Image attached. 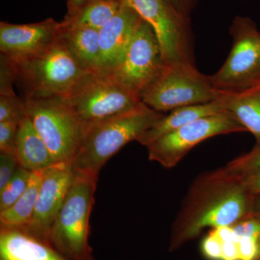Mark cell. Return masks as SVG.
<instances>
[{
  "label": "cell",
  "mask_w": 260,
  "mask_h": 260,
  "mask_svg": "<svg viewBox=\"0 0 260 260\" xmlns=\"http://www.w3.org/2000/svg\"><path fill=\"white\" fill-rule=\"evenodd\" d=\"M254 195L240 174L226 167L195 179L173 224L170 249L196 238L206 228L232 226L252 213Z\"/></svg>",
  "instance_id": "cell-1"
},
{
  "label": "cell",
  "mask_w": 260,
  "mask_h": 260,
  "mask_svg": "<svg viewBox=\"0 0 260 260\" xmlns=\"http://www.w3.org/2000/svg\"><path fill=\"white\" fill-rule=\"evenodd\" d=\"M164 116L142 102L129 112L89 126L73 162L75 170L99 177L109 159L129 142L138 141Z\"/></svg>",
  "instance_id": "cell-2"
},
{
  "label": "cell",
  "mask_w": 260,
  "mask_h": 260,
  "mask_svg": "<svg viewBox=\"0 0 260 260\" xmlns=\"http://www.w3.org/2000/svg\"><path fill=\"white\" fill-rule=\"evenodd\" d=\"M98 177L75 170L51 229L49 244L70 260H95L89 243Z\"/></svg>",
  "instance_id": "cell-3"
},
{
  "label": "cell",
  "mask_w": 260,
  "mask_h": 260,
  "mask_svg": "<svg viewBox=\"0 0 260 260\" xmlns=\"http://www.w3.org/2000/svg\"><path fill=\"white\" fill-rule=\"evenodd\" d=\"M5 59L13 68L15 82L25 89V99L64 97L90 73L59 39L36 55L18 60Z\"/></svg>",
  "instance_id": "cell-4"
},
{
  "label": "cell",
  "mask_w": 260,
  "mask_h": 260,
  "mask_svg": "<svg viewBox=\"0 0 260 260\" xmlns=\"http://www.w3.org/2000/svg\"><path fill=\"white\" fill-rule=\"evenodd\" d=\"M220 92L210 76L202 74L193 63L165 64L140 94L141 102L157 112H169L186 106L217 100Z\"/></svg>",
  "instance_id": "cell-5"
},
{
  "label": "cell",
  "mask_w": 260,
  "mask_h": 260,
  "mask_svg": "<svg viewBox=\"0 0 260 260\" xmlns=\"http://www.w3.org/2000/svg\"><path fill=\"white\" fill-rule=\"evenodd\" d=\"M60 99L85 131L99 121L129 112L142 103L138 95L102 73H88Z\"/></svg>",
  "instance_id": "cell-6"
},
{
  "label": "cell",
  "mask_w": 260,
  "mask_h": 260,
  "mask_svg": "<svg viewBox=\"0 0 260 260\" xmlns=\"http://www.w3.org/2000/svg\"><path fill=\"white\" fill-rule=\"evenodd\" d=\"M25 114L44 140L55 164H73L85 130L60 98L24 99Z\"/></svg>",
  "instance_id": "cell-7"
},
{
  "label": "cell",
  "mask_w": 260,
  "mask_h": 260,
  "mask_svg": "<svg viewBox=\"0 0 260 260\" xmlns=\"http://www.w3.org/2000/svg\"><path fill=\"white\" fill-rule=\"evenodd\" d=\"M232 49L220 70L210 76L220 93H238L260 86V31L249 18L234 19Z\"/></svg>",
  "instance_id": "cell-8"
},
{
  "label": "cell",
  "mask_w": 260,
  "mask_h": 260,
  "mask_svg": "<svg viewBox=\"0 0 260 260\" xmlns=\"http://www.w3.org/2000/svg\"><path fill=\"white\" fill-rule=\"evenodd\" d=\"M153 29L165 64L193 63L189 18L166 0H121ZM194 64V63H193Z\"/></svg>",
  "instance_id": "cell-9"
},
{
  "label": "cell",
  "mask_w": 260,
  "mask_h": 260,
  "mask_svg": "<svg viewBox=\"0 0 260 260\" xmlns=\"http://www.w3.org/2000/svg\"><path fill=\"white\" fill-rule=\"evenodd\" d=\"M243 132L247 131L227 112L201 118L147 145L149 160L172 169L201 142L217 135Z\"/></svg>",
  "instance_id": "cell-10"
},
{
  "label": "cell",
  "mask_w": 260,
  "mask_h": 260,
  "mask_svg": "<svg viewBox=\"0 0 260 260\" xmlns=\"http://www.w3.org/2000/svg\"><path fill=\"white\" fill-rule=\"evenodd\" d=\"M164 64L153 29L142 20L122 60L107 75L140 98V94L156 78Z\"/></svg>",
  "instance_id": "cell-11"
},
{
  "label": "cell",
  "mask_w": 260,
  "mask_h": 260,
  "mask_svg": "<svg viewBox=\"0 0 260 260\" xmlns=\"http://www.w3.org/2000/svg\"><path fill=\"white\" fill-rule=\"evenodd\" d=\"M74 174V167L70 162L54 164L44 172L32 218L20 231L49 244L53 224L64 203Z\"/></svg>",
  "instance_id": "cell-12"
},
{
  "label": "cell",
  "mask_w": 260,
  "mask_h": 260,
  "mask_svg": "<svg viewBox=\"0 0 260 260\" xmlns=\"http://www.w3.org/2000/svg\"><path fill=\"white\" fill-rule=\"evenodd\" d=\"M61 22L51 18L39 23H0V52L10 60L36 55L59 39Z\"/></svg>",
  "instance_id": "cell-13"
},
{
  "label": "cell",
  "mask_w": 260,
  "mask_h": 260,
  "mask_svg": "<svg viewBox=\"0 0 260 260\" xmlns=\"http://www.w3.org/2000/svg\"><path fill=\"white\" fill-rule=\"evenodd\" d=\"M141 21L135 10L122 5L112 20L99 30V73L108 74L119 64Z\"/></svg>",
  "instance_id": "cell-14"
},
{
  "label": "cell",
  "mask_w": 260,
  "mask_h": 260,
  "mask_svg": "<svg viewBox=\"0 0 260 260\" xmlns=\"http://www.w3.org/2000/svg\"><path fill=\"white\" fill-rule=\"evenodd\" d=\"M59 39L80 66L90 73L100 70L99 30L64 19Z\"/></svg>",
  "instance_id": "cell-15"
},
{
  "label": "cell",
  "mask_w": 260,
  "mask_h": 260,
  "mask_svg": "<svg viewBox=\"0 0 260 260\" xmlns=\"http://www.w3.org/2000/svg\"><path fill=\"white\" fill-rule=\"evenodd\" d=\"M0 260H70L48 243L18 229L0 228Z\"/></svg>",
  "instance_id": "cell-16"
},
{
  "label": "cell",
  "mask_w": 260,
  "mask_h": 260,
  "mask_svg": "<svg viewBox=\"0 0 260 260\" xmlns=\"http://www.w3.org/2000/svg\"><path fill=\"white\" fill-rule=\"evenodd\" d=\"M15 154L20 166L31 172H44L55 164L47 145L26 114L19 123Z\"/></svg>",
  "instance_id": "cell-17"
},
{
  "label": "cell",
  "mask_w": 260,
  "mask_h": 260,
  "mask_svg": "<svg viewBox=\"0 0 260 260\" xmlns=\"http://www.w3.org/2000/svg\"><path fill=\"white\" fill-rule=\"evenodd\" d=\"M226 111L222 103L217 99L206 104H196L177 108L164 115L138 140V143L146 147L162 135L179 129L195 120L206 116L221 114Z\"/></svg>",
  "instance_id": "cell-18"
},
{
  "label": "cell",
  "mask_w": 260,
  "mask_h": 260,
  "mask_svg": "<svg viewBox=\"0 0 260 260\" xmlns=\"http://www.w3.org/2000/svg\"><path fill=\"white\" fill-rule=\"evenodd\" d=\"M224 109L256 138L260 145V87L238 92L220 93Z\"/></svg>",
  "instance_id": "cell-19"
},
{
  "label": "cell",
  "mask_w": 260,
  "mask_h": 260,
  "mask_svg": "<svg viewBox=\"0 0 260 260\" xmlns=\"http://www.w3.org/2000/svg\"><path fill=\"white\" fill-rule=\"evenodd\" d=\"M44 172H32L28 187L21 197L9 208L0 212V228L21 230L26 226L35 209Z\"/></svg>",
  "instance_id": "cell-20"
},
{
  "label": "cell",
  "mask_w": 260,
  "mask_h": 260,
  "mask_svg": "<svg viewBox=\"0 0 260 260\" xmlns=\"http://www.w3.org/2000/svg\"><path fill=\"white\" fill-rule=\"evenodd\" d=\"M121 5V0H89L76 14L65 19L100 30L119 11Z\"/></svg>",
  "instance_id": "cell-21"
},
{
  "label": "cell",
  "mask_w": 260,
  "mask_h": 260,
  "mask_svg": "<svg viewBox=\"0 0 260 260\" xmlns=\"http://www.w3.org/2000/svg\"><path fill=\"white\" fill-rule=\"evenodd\" d=\"M14 78L4 73L0 75V122L21 120L25 115V106L13 90Z\"/></svg>",
  "instance_id": "cell-22"
},
{
  "label": "cell",
  "mask_w": 260,
  "mask_h": 260,
  "mask_svg": "<svg viewBox=\"0 0 260 260\" xmlns=\"http://www.w3.org/2000/svg\"><path fill=\"white\" fill-rule=\"evenodd\" d=\"M32 172L20 166L13 177L0 191V212L8 209L21 197L28 186Z\"/></svg>",
  "instance_id": "cell-23"
},
{
  "label": "cell",
  "mask_w": 260,
  "mask_h": 260,
  "mask_svg": "<svg viewBox=\"0 0 260 260\" xmlns=\"http://www.w3.org/2000/svg\"><path fill=\"white\" fill-rule=\"evenodd\" d=\"M229 170L244 173L260 168V145H256L249 153L241 155L225 166Z\"/></svg>",
  "instance_id": "cell-24"
},
{
  "label": "cell",
  "mask_w": 260,
  "mask_h": 260,
  "mask_svg": "<svg viewBox=\"0 0 260 260\" xmlns=\"http://www.w3.org/2000/svg\"><path fill=\"white\" fill-rule=\"evenodd\" d=\"M20 121L9 120L0 122V153H15Z\"/></svg>",
  "instance_id": "cell-25"
},
{
  "label": "cell",
  "mask_w": 260,
  "mask_h": 260,
  "mask_svg": "<svg viewBox=\"0 0 260 260\" xmlns=\"http://www.w3.org/2000/svg\"><path fill=\"white\" fill-rule=\"evenodd\" d=\"M20 166L15 153H0V191L13 177Z\"/></svg>",
  "instance_id": "cell-26"
},
{
  "label": "cell",
  "mask_w": 260,
  "mask_h": 260,
  "mask_svg": "<svg viewBox=\"0 0 260 260\" xmlns=\"http://www.w3.org/2000/svg\"><path fill=\"white\" fill-rule=\"evenodd\" d=\"M233 231L237 238L248 237L259 240L260 218L254 216L243 219L232 225Z\"/></svg>",
  "instance_id": "cell-27"
},
{
  "label": "cell",
  "mask_w": 260,
  "mask_h": 260,
  "mask_svg": "<svg viewBox=\"0 0 260 260\" xmlns=\"http://www.w3.org/2000/svg\"><path fill=\"white\" fill-rule=\"evenodd\" d=\"M239 260H258L259 244L257 239L252 238H237Z\"/></svg>",
  "instance_id": "cell-28"
},
{
  "label": "cell",
  "mask_w": 260,
  "mask_h": 260,
  "mask_svg": "<svg viewBox=\"0 0 260 260\" xmlns=\"http://www.w3.org/2000/svg\"><path fill=\"white\" fill-rule=\"evenodd\" d=\"M203 254L210 260H221L222 243L213 232L203 239L201 244Z\"/></svg>",
  "instance_id": "cell-29"
},
{
  "label": "cell",
  "mask_w": 260,
  "mask_h": 260,
  "mask_svg": "<svg viewBox=\"0 0 260 260\" xmlns=\"http://www.w3.org/2000/svg\"><path fill=\"white\" fill-rule=\"evenodd\" d=\"M239 174L246 190L253 195L260 194V168Z\"/></svg>",
  "instance_id": "cell-30"
},
{
  "label": "cell",
  "mask_w": 260,
  "mask_h": 260,
  "mask_svg": "<svg viewBox=\"0 0 260 260\" xmlns=\"http://www.w3.org/2000/svg\"><path fill=\"white\" fill-rule=\"evenodd\" d=\"M174 9L186 18H189L191 10L194 8L196 0H166Z\"/></svg>",
  "instance_id": "cell-31"
},
{
  "label": "cell",
  "mask_w": 260,
  "mask_h": 260,
  "mask_svg": "<svg viewBox=\"0 0 260 260\" xmlns=\"http://www.w3.org/2000/svg\"><path fill=\"white\" fill-rule=\"evenodd\" d=\"M221 260H239L237 240L222 243Z\"/></svg>",
  "instance_id": "cell-32"
},
{
  "label": "cell",
  "mask_w": 260,
  "mask_h": 260,
  "mask_svg": "<svg viewBox=\"0 0 260 260\" xmlns=\"http://www.w3.org/2000/svg\"><path fill=\"white\" fill-rule=\"evenodd\" d=\"M89 0H68V13L66 17L73 16L86 4Z\"/></svg>",
  "instance_id": "cell-33"
},
{
  "label": "cell",
  "mask_w": 260,
  "mask_h": 260,
  "mask_svg": "<svg viewBox=\"0 0 260 260\" xmlns=\"http://www.w3.org/2000/svg\"><path fill=\"white\" fill-rule=\"evenodd\" d=\"M251 216L260 218V194L254 195Z\"/></svg>",
  "instance_id": "cell-34"
},
{
  "label": "cell",
  "mask_w": 260,
  "mask_h": 260,
  "mask_svg": "<svg viewBox=\"0 0 260 260\" xmlns=\"http://www.w3.org/2000/svg\"><path fill=\"white\" fill-rule=\"evenodd\" d=\"M258 244H259V256H258V260H260V237L258 240Z\"/></svg>",
  "instance_id": "cell-35"
},
{
  "label": "cell",
  "mask_w": 260,
  "mask_h": 260,
  "mask_svg": "<svg viewBox=\"0 0 260 260\" xmlns=\"http://www.w3.org/2000/svg\"><path fill=\"white\" fill-rule=\"evenodd\" d=\"M259 87H260V86H259Z\"/></svg>",
  "instance_id": "cell-36"
}]
</instances>
